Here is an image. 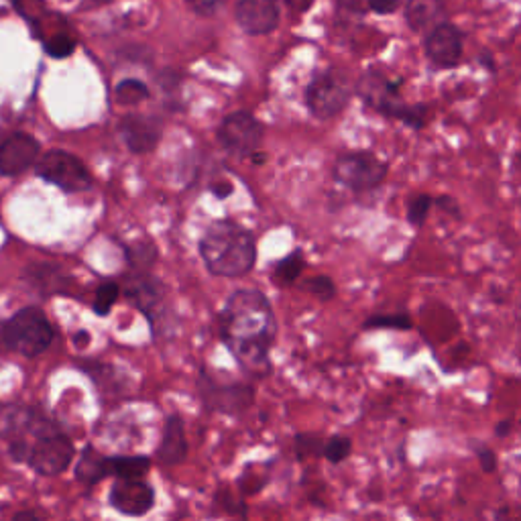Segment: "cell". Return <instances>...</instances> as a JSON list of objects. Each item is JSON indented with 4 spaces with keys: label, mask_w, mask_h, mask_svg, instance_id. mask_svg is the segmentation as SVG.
Wrapping results in <instances>:
<instances>
[{
    "label": "cell",
    "mask_w": 521,
    "mask_h": 521,
    "mask_svg": "<svg viewBox=\"0 0 521 521\" xmlns=\"http://www.w3.org/2000/svg\"><path fill=\"white\" fill-rule=\"evenodd\" d=\"M15 519H17V521H19V519H39V515H37V513H29V511H21V513L15 515Z\"/></svg>",
    "instance_id": "obj_41"
},
{
    "label": "cell",
    "mask_w": 521,
    "mask_h": 521,
    "mask_svg": "<svg viewBox=\"0 0 521 521\" xmlns=\"http://www.w3.org/2000/svg\"><path fill=\"white\" fill-rule=\"evenodd\" d=\"M37 176L64 192H84L92 186L86 165L66 151H49L37 163Z\"/></svg>",
    "instance_id": "obj_7"
},
{
    "label": "cell",
    "mask_w": 521,
    "mask_h": 521,
    "mask_svg": "<svg viewBox=\"0 0 521 521\" xmlns=\"http://www.w3.org/2000/svg\"><path fill=\"white\" fill-rule=\"evenodd\" d=\"M153 489L141 479H119L110 491V505L125 515H145L153 507Z\"/></svg>",
    "instance_id": "obj_12"
},
{
    "label": "cell",
    "mask_w": 521,
    "mask_h": 521,
    "mask_svg": "<svg viewBox=\"0 0 521 521\" xmlns=\"http://www.w3.org/2000/svg\"><path fill=\"white\" fill-rule=\"evenodd\" d=\"M389 161L373 151H344L332 163V178L336 184L357 196L379 190L389 176Z\"/></svg>",
    "instance_id": "obj_4"
},
{
    "label": "cell",
    "mask_w": 521,
    "mask_h": 521,
    "mask_svg": "<svg viewBox=\"0 0 521 521\" xmlns=\"http://www.w3.org/2000/svg\"><path fill=\"white\" fill-rule=\"evenodd\" d=\"M304 269H306L304 253L302 251H294V253H289L285 259H281L275 265L273 279H275L277 285H283V287L285 285H294Z\"/></svg>",
    "instance_id": "obj_23"
},
{
    "label": "cell",
    "mask_w": 521,
    "mask_h": 521,
    "mask_svg": "<svg viewBox=\"0 0 521 521\" xmlns=\"http://www.w3.org/2000/svg\"><path fill=\"white\" fill-rule=\"evenodd\" d=\"M220 145L237 157L255 155L263 141V127L249 112H233L218 129Z\"/></svg>",
    "instance_id": "obj_9"
},
{
    "label": "cell",
    "mask_w": 521,
    "mask_h": 521,
    "mask_svg": "<svg viewBox=\"0 0 521 521\" xmlns=\"http://www.w3.org/2000/svg\"><path fill=\"white\" fill-rule=\"evenodd\" d=\"M114 96H117V102L119 104H125V106H133V104H139L143 102L147 96H149V90L143 82L139 80H123L117 90H114Z\"/></svg>",
    "instance_id": "obj_26"
},
{
    "label": "cell",
    "mask_w": 521,
    "mask_h": 521,
    "mask_svg": "<svg viewBox=\"0 0 521 521\" xmlns=\"http://www.w3.org/2000/svg\"><path fill=\"white\" fill-rule=\"evenodd\" d=\"M121 135L133 153H149L161 139V125L145 114H129L121 121Z\"/></svg>",
    "instance_id": "obj_15"
},
{
    "label": "cell",
    "mask_w": 521,
    "mask_h": 521,
    "mask_svg": "<svg viewBox=\"0 0 521 521\" xmlns=\"http://www.w3.org/2000/svg\"><path fill=\"white\" fill-rule=\"evenodd\" d=\"M237 23L249 35H267L279 23L277 0H239Z\"/></svg>",
    "instance_id": "obj_13"
},
{
    "label": "cell",
    "mask_w": 521,
    "mask_h": 521,
    "mask_svg": "<svg viewBox=\"0 0 521 521\" xmlns=\"http://www.w3.org/2000/svg\"><path fill=\"white\" fill-rule=\"evenodd\" d=\"M86 5H102V3H108V0H84Z\"/></svg>",
    "instance_id": "obj_42"
},
{
    "label": "cell",
    "mask_w": 521,
    "mask_h": 521,
    "mask_svg": "<svg viewBox=\"0 0 521 521\" xmlns=\"http://www.w3.org/2000/svg\"><path fill=\"white\" fill-rule=\"evenodd\" d=\"M151 467V460L147 456H117L110 458L112 475L119 479H143Z\"/></svg>",
    "instance_id": "obj_22"
},
{
    "label": "cell",
    "mask_w": 521,
    "mask_h": 521,
    "mask_svg": "<svg viewBox=\"0 0 521 521\" xmlns=\"http://www.w3.org/2000/svg\"><path fill=\"white\" fill-rule=\"evenodd\" d=\"M285 5L292 9L294 13H308L310 9H312V5H314V0H285Z\"/></svg>",
    "instance_id": "obj_35"
},
{
    "label": "cell",
    "mask_w": 521,
    "mask_h": 521,
    "mask_svg": "<svg viewBox=\"0 0 521 521\" xmlns=\"http://www.w3.org/2000/svg\"><path fill=\"white\" fill-rule=\"evenodd\" d=\"M127 296L145 312L153 318V312L155 308H159L161 304V287L155 279L143 275V271H139V275L131 277L129 279V285H127Z\"/></svg>",
    "instance_id": "obj_18"
},
{
    "label": "cell",
    "mask_w": 521,
    "mask_h": 521,
    "mask_svg": "<svg viewBox=\"0 0 521 521\" xmlns=\"http://www.w3.org/2000/svg\"><path fill=\"white\" fill-rule=\"evenodd\" d=\"M434 208V196L428 192H416L405 200V220L414 228L420 230L428 222V216Z\"/></svg>",
    "instance_id": "obj_21"
},
{
    "label": "cell",
    "mask_w": 521,
    "mask_h": 521,
    "mask_svg": "<svg viewBox=\"0 0 521 521\" xmlns=\"http://www.w3.org/2000/svg\"><path fill=\"white\" fill-rule=\"evenodd\" d=\"M27 279L35 283L41 292H64L66 289V275L60 273V269H55L51 265H33L27 271Z\"/></svg>",
    "instance_id": "obj_20"
},
{
    "label": "cell",
    "mask_w": 521,
    "mask_h": 521,
    "mask_svg": "<svg viewBox=\"0 0 521 521\" xmlns=\"http://www.w3.org/2000/svg\"><path fill=\"white\" fill-rule=\"evenodd\" d=\"M212 192H214L218 198H228L230 194H233V184H228V182H220V184L212 186Z\"/></svg>",
    "instance_id": "obj_38"
},
{
    "label": "cell",
    "mask_w": 521,
    "mask_h": 521,
    "mask_svg": "<svg viewBox=\"0 0 521 521\" xmlns=\"http://www.w3.org/2000/svg\"><path fill=\"white\" fill-rule=\"evenodd\" d=\"M363 330H395L410 332L414 330V318L408 312L397 314H373L363 322Z\"/></svg>",
    "instance_id": "obj_24"
},
{
    "label": "cell",
    "mask_w": 521,
    "mask_h": 521,
    "mask_svg": "<svg viewBox=\"0 0 521 521\" xmlns=\"http://www.w3.org/2000/svg\"><path fill=\"white\" fill-rule=\"evenodd\" d=\"M119 296H121L119 283H112V281H110V283L100 285L96 296H94V312H96L98 316H106V314L112 310V306L117 304Z\"/></svg>",
    "instance_id": "obj_27"
},
{
    "label": "cell",
    "mask_w": 521,
    "mask_h": 521,
    "mask_svg": "<svg viewBox=\"0 0 521 521\" xmlns=\"http://www.w3.org/2000/svg\"><path fill=\"white\" fill-rule=\"evenodd\" d=\"M27 432H35L41 436L51 432V426L43 424V418L31 408H25V405H0V438L15 440Z\"/></svg>",
    "instance_id": "obj_14"
},
{
    "label": "cell",
    "mask_w": 521,
    "mask_h": 521,
    "mask_svg": "<svg viewBox=\"0 0 521 521\" xmlns=\"http://www.w3.org/2000/svg\"><path fill=\"white\" fill-rule=\"evenodd\" d=\"M403 21L412 33L426 35L442 21H448V11L442 0H405Z\"/></svg>",
    "instance_id": "obj_16"
},
{
    "label": "cell",
    "mask_w": 521,
    "mask_h": 521,
    "mask_svg": "<svg viewBox=\"0 0 521 521\" xmlns=\"http://www.w3.org/2000/svg\"><path fill=\"white\" fill-rule=\"evenodd\" d=\"M434 206H438L440 212H444V214L450 216L452 220H462V208H460V202H458L452 194H440V196H434Z\"/></svg>",
    "instance_id": "obj_32"
},
{
    "label": "cell",
    "mask_w": 521,
    "mask_h": 521,
    "mask_svg": "<svg viewBox=\"0 0 521 521\" xmlns=\"http://www.w3.org/2000/svg\"><path fill=\"white\" fill-rule=\"evenodd\" d=\"M277 334V320L267 298L257 289H239L220 314V336L228 351L251 373L267 369Z\"/></svg>",
    "instance_id": "obj_1"
},
{
    "label": "cell",
    "mask_w": 521,
    "mask_h": 521,
    "mask_svg": "<svg viewBox=\"0 0 521 521\" xmlns=\"http://www.w3.org/2000/svg\"><path fill=\"white\" fill-rule=\"evenodd\" d=\"M39 143L25 133L11 135L0 145V173L9 178L21 176L39 157Z\"/></svg>",
    "instance_id": "obj_11"
},
{
    "label": "cell",
    "mask_w": 521,
    "mask_h": 521,
    "mask_svg": "<svg viewBox=\"0 0 521 521\" xmlns=\"http://www.w3.org/2000/svg\"><path fill=\"white\" fill-rule=\"evenodd\" d=\"M511 428H513V422H511V420H501V422L495 426L493 434H495L497 438H507V436L511 434Z\"/></svg>",
    "instance_id": "obj_36"
},
{
    "label": "cell",
    "mask_w": 521,
    "mask_h": 521,
    "mask_svg": "<svg viewBox=\"0 0 521 521\" xmlns=\"http://www.w3.org/2000/svg\"><path fill=\"white\" fill-rule=\"evenodd\" d=\"M465 39L462 29L450 21H442L430 29L422 41L428 64L440 72L458 68L465 57Z\"/></svg>",
    "instance_id": "obj_8"
},
{
    "label": "cell",
    "mask_w": 521,
    "mask_h": 521,
    "mask_svg": "<svg viewBox=\"0 0 521 521\" xmlns=\"http://www.w3.org/2000/svg\"><path fill=\"white\" fill-rule=\"evenodd\" d=\"M403 84V78H393L379 68H369L355 82V96L379 117L414 131H424L430 121V106L426 102H405L401 94Z\"/></svg>",
    "instance_id": "obj_2"
},
{
    "label": "cell",
    "mask_w": 521,
    "mask_h": 521,
    "mask_svg": "<svg viewBox=\"0 0 521 521\" xmlns=\"http://www.w3.org/2000/svg\"><path fill=\"white\" fill-rule=\"evenodd\" d=\"M324 438L320 434H298L296 436V454L300 458L322 456L324 454Z\"/></svg>",
    "instance_id": "obj_30"
},
{
    "label": "cell",
    "mask_w": 521,
    "mask_h": 521,
    "mask_svg": "<svg viewBox=\"0 0 521 521\" xmlns=\"http://www.w3.org/2000/svg\"><path fill=\"white\" fill-rule=\"evenodd\" d=\"M479 64H481L485 70H489L491 74L497 72V68H495V60H493V55H491L489 51H483V53L479 55Z\"/></svg>",
    "instance_id": "obj_37"
},
{
    "label": "cell",
    "mask_w": 521,
    "mask_h": 521,
    "mask_svg": "<svg viewBox=\"0 0 521 521\" xmlns=\"http://www.w3.org/2000/svg\"><path fill=\"white\" fill-rule=\"evenodd\" d=\"M76 49V41L70 35H55L45 43V51L51 57H57V60H62V57L72 55V51Z\"/></svg>",
    "instance_id": "obj_31"
},
{
    "label": "cell",
    "mask_w": 521,
    "mask_h": 521,
    "mask_svg": "<svg viewBox=\"0 0 521 521\" xmlns=\"http://www.w3.org/2000/svg\"><path fill=\"white\" fill-rule=\"evenodd\" d=\"M7 349L23 357H37L53 342V328L39 308H23L5 322Z\"/></svg>",
    "instance_id": "obj_6"
},
{
    "label": "cell",
    "mask_w": 521,
    "mask_h": 521,
    "mask_svg": "<svg viewBox=\"0 0 521 521\" xmlns=\"http://www.w3.org/2000/svg\"><path fill=\"white\" fill-rule=\"evenodd\" d=\"M0 351H9L7 338H5V322H0Z\"/></svg>",
    "instance_id": "obj_39"
},
{
    "label": "cell",
    "mask_w": 521,
    "mask_h": 521,
    "mask_svg": "<svg viewBox=\"0 0 521 521\" xmlns=\"http://www.w3.org/2000/svg\"><path fill=\"white\" fill-rule=\"evenodd\" d=\"M367 9L373 15L387 17V15H393L401 9V0H367Z\"/></svg>",
    "instance_id": "obj_33"
},
{
    "label": "cell",
    "mask_w": 521,
    "mask_h": 521,
    "mask_svg": "<svg viewBox=\"0 0 521 521\" xmlns=\"http://www.w3.org/2000/svg\"><path fill=\"white\" fill-rule=\"evenodd\" d=\"M112 475L110 469V458L102 456L98 450H94L92 446H88L80 460H78V467H76V477L86 483V485H94L98 481H102L104 477Z\"/></svg>",
    "instance_id": "obj_19"
},
{
    "label": "cell",
    "mask_w": 521,
    "mask_h": 521,
    "mask_svg": "<svg viewBox=\"0 0 521 521\" xmlns=\"http://www.w3.org/2000/svg\"><path fill=\"white\" fill-rule=\"evenodd\" d=\"M74 342H76L78 346H84V344L88 342V334H86V332H78V334L74 336Z\"/></svg>",
    "instance_id": "obj_40"
},
{
    "label": "cell",
    "mask_w": 521,
    "mask_h": 521,
    "mask_svg": "<svg viewBox=\"0 0 521 521\" xmlns=\"http://www.w3.org/2000/svg\"><path fill=\"white\" fill-rule=\"evenodd\" d=\"M159 460L165 465H178L188 454V442H186V432L184 424L178 416L167 418L163 440L159 446Z\"/></svg>",
    "instance_id": "obj_17"
},
{
    "label": "cell",
    "mask_w": 521,
    "mask_h": 521,
    "mask_svg": "<svg viewBox=\"0 0 521 521\" xmlns=\"http://www.w3.org/2000/svg\"><path fill=\"white\" fill-rule=\"evenodd\" d=\"M471 450H473V454L477 456V460H479V467H481V471L485 473V475H493L495 471H497V467H499V460H497V452L489 446V444H485V442H481V440H471Z\"/></svg>",
    "instance_id": "obj_28"
},
{
    "label": "cell",
    "mask_w": 521,
    "mask_h": 521,
    "mask_svg": "<svg viewBox=\"0 0 521 521\" xmlns=\"http://www.w3.org/2000/svg\"><path fill=\"white\" fill-rule=\"evenodd\" d=\"M72 458H74V444L70 442V438L51 430L47 434H41L39 440L31 446V454L27 462L39 475L51 477V475L64 473L70 467Z\"/></svg>",
    "instance_id": "obj_10"
},
{
    "label": "cell",
    "mask_w": 521,
    "mask_h": 521,
    "mask_svg": "<svg viewBox=\"0 0 521 521\" xmlns=\"http://www.w3.org/2000/svg\"><path fill=\"white\" fill-rule=\"evenodd\" d=\"M308 292L320 300V302H330L336 298V283L328 275H316L306 283Z\"/></svg>",
    "instance_id": "obj_29"
},
{
    "label": "cell",
    "mask_w": 521,
    "mask_h": 521,
    "mask_svg": "<svg viewBox=\"0 0 521 521\" xmlns=\"http://www.w3.org/2000/svg\"><path fill=\"white\" fill-rule=\"evenodd\" d=\"M355 86L340 70H326L312 78L306 88V106L318 121H332L349 108Z\"/></svg>",
    "instance_id": "obj_5"
},
{
    "label": "cell",
    "mask_w": 521,
    "mask_h": 521,
    "mask_svg": "<svg viewBox=\"0 0 521 521\" xmlns=\"http://www.w3.org/2000/svg\"><path fill=\"white\" fill-rule=\"evenodd\" d=\"M353 454V440L344 434H334L324 442V458L330 465H342Z\"/></svg>",
    "instance_id": "obj_25"
},
{
    "label": "cell",
    "mask_w": 521,
    "mask_h": 521,
    "mask_svg": "<svg viewBox=\"0 0 521 521\" xmlns=\"http://www.w3.org/2000/svg\"><path fill=\"white\" fill-rule=\"evenodd\" d=\"M202 259L210 273L241 277L255 265V239L247 228L233 220L214 222L200 243Z\"/></svg>",
    "instance_id": "obj_3"
},
{
    "label": "cell",
    "mask_w": 521,
    "mask_h": 521,
    "mask_svg": "<svg viewBox=\"0 0 521 521\" xmlns=\"http://www.w3.org/2000/svg\"><path fill=\"white\" fill-rule=\"evenodd\" d=\"M186 3L198 15H214L224 5V0H186Z\"/></svg>",
    "instance_id": "obj_34"
}]
</instances>
